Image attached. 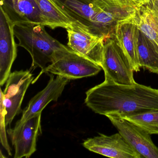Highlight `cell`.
<instances>
[{"label":"cell","instance_id":"6da1fadb","mask_svg":"<svg viewBox=\"0 0 158 158\" xmlns=\"http://www.w3.org/2000/svg\"><path fill=\"white\" fill-rule=\"evenodd\" d=\"M85 103L94 112L124 117L158 111V89L140 85H120L105 81L86 92Z\"/></svg>","mask_w":158,"mask_h":158},{"label":"cell","instance_id":"7a4b0ae2","mask_svg":"<svg viewBox=\"0 0 158 158\" xmlns=\"http://www.w3.org/2000/svg\"><path fill=\"white\" fill-rule=\"evenodd\" d=\"M45 26L32 23H16L14 25L15 36L19 43L17 46L26 50L32 60L31 69L41 68L43 71L51 63L56 51L65 46L49 35Z\"/></svg>","mask_w":158,"mask_h":158},{"label":"cell","instance_id":"3957f363","mask_svg":"<svg viewBox=\"0 0 158 158\" xmlns=\"http://www.w3.org/2000/svg\"><path fill=\"white\" fill-rule=\"evenodd\" d=\"M102 69L98 64L65 46L55 52L51 63L41 71L38 77L43 73H48L74 80L96 75Z\"/></svg>","mask_w":158,"mask_h":158},{"label":"cell","instance_id":"277c9868","mask_svg":"<svg viewBox=\"0 0 158 158\" xmlns=\"http://www.w3.org/2000/svg\"><path fill=\"white\" fill-rule=\"evenodd\" d=\"M101 67L105 81L124 85L136 83L130 61L114 37L104 40Z\"/></svg>","mask_w":158,"mask_h":158},{"label":"cell","instance_id":"5b68a950","mask_svg":"<svg viewBox=\"0 0 158 158\" xmlns=\"http://www.w3.org/2000/svg\"><path fill=\"white\" fill-rule=\"evenodd\" d=\"M34 78L33 74L29 70L15 71L10 74L4 91L1 89V97L6 111V126L10 124L15 116L22 112L21 106L24 97Z\"/></svg>","mask_w":158,"mask_h":158},{"label":"cell","instance_id":"8992f818","mask_svg":"<svg viewBox=\"0 0 158 158\" xmlns=\"http://www.w3.org/2000/svg\"><path fill=\"white\" fill-rule=\"evenodd\" d=\"M67 46L75 52L102 66L104 38L92 34L86 27L76 23L66 29Z\"/></svg>","mask_w":158,"mask_h":158},{"label":"cell","instance_id":"52a82bcc","mask_svg":"<svg viewBox=\"0 0 158 158\" xmlns=\"http://www.w3.org/2000/svg\"><path fill=\"white\" fill-rule=\"evenodd\" d=\"M41 113L22 123L17 122L7 133L15 150V158H28L36 151L37 139L41 133Z\"/></svg>","mask_w":158,"mask_h":158},{"label":"cell","instance_id":"ba28073f","mask_svg":"<svg viewBox=\"0 0 158 158\" xmlns=\"http://www.w3.org/2000/svg\"><path fill=\"white\" fill-rule=\"evenodd\" d=\"M109 0H52L72 21L86 27L93 34L98 15Z\"/></svg>","mask_w":158,"mask_h":158},{"label":"cell","instance_id":"9c48e42d","mask_svg":"<svg viewBox=\"0 0 158 158\" xmlns=\"http://www.w3.org/2000/svg\"><path fill=\"white\" fill-rule=\"evenodd\" d=\"M106 116L142 158H158V148L152 142L150 135L118 114H112Z\"/></svg>","mask_w":158,"mask_h":158},{"label":"cell","instance_id":"30bf717a","mask_svg":"<svg viewBox=\"0 0 158 158\" xmlns=\"http://www.w3.org/2000/svg\"><path fill=\"white\" fill-rule=\"evenodd\" d=\"M99 135L85 140L83 146L90 151L110 158H142L120 133Z\"/></svg>","mask_w":158,"mask_h":158},{"label":"cell","instance_id":"8fae6325","mask_svg":"<svg viewBox=\"0 0 158 158\" xmlns=\"http://www.w3.org/2000/svg\"><path fill=\"white\" fill-rule=\"evenodd\" d=\"M0 85L6 83L12 66L17 57L14 23L3 9L0 7Z\"/></svg>","mask_w":158,"mask_h":158},{"label":"cell","instance_id":"7c38bea8","mask_svg":"<svg viewBox=\"0 0 158 158\" xmlns=\"http://www.w3.org/2000/svg\"><path fill=\"white\" fill-rule=\"evenodd\" d=\"M50 76V78L46 87L31 99L18 123H23L33 115L42 112L51 102H57L61 96L70 80L60 76H57L55 78L53 74Z\"/></svg>","mask_w":158,"mask_h":158},{"label":"cell","instance_id":"4fadbf2b","mask_svg":"<svg viewBox=\"0 0 158 158\" xmlns=\"http://www.w3.org/2000/svg\"><path fill=\"white\" fill-rule=\"evenodd\" d=\"M138 27L131 17L119 21L115 26L114 37L126 54L134 72L140 71L137 53Z\"/></svg>","mask_w":158,"mask_h":158},{"label":"cell","instance_id":"5bb4252c","mask_svg":"<svg viewBox=\"0 0 158 158\" xmlns=\"http://www.w3.org/2000/svg\"><path fill=\"white\" fill-rule=\"evenodd\" d=\"M1 7L14 24L28 23L47 26L35 0H1Z\"/></svg>","mask_w":158,"mask_h":158},{"label":"cell","instance_id":"9a60e30c","mask_svg":"<svg viewBox=\"0 0 158 158\" xmlns=\"http://www.w3.org/2000/svg\"><path fill=\"white\" fill-rule=\"evenodd\" d=\"M137 53L140 68L158 74V45L138 28Z\"/></svg>","mask_w":158,"mask_h":158},{"label":"cell","instance_id":"2e32d148","mask_svg":"<svg viewBox=\"0 0 158 158\" xmlns=\"http://www.w3.org/2000/svg\"><path fill=\"white\" fill-rule=\"evenodd\" d=\"M138 28L158 45V14L147 3L138 6L134 14Z\"/></svg>","mask_w":158,"mask_h":158},{"label":"cell","instance_id":"e0dca14e","mask_svg":"<svg viewBox=\"0 0 158 158\" xmlns=\"http://www.w3.org/2000/svg\"><path fill=\"white\" fill-rule=\"evenodd\" d=\"M47 23V26L52 29L58 27L67 29L72 21L62 11L52 0H35Z\"/></svg>","mask_w":158,"mask_h":158},{"label":"cell","instance_id":"ac0fdd59","mask_svg":"<svg viewBox=\"0 0 158 158\" xmlns=\"http://www.w3.org/2000/svg\"><path fill=\"white\" fill-rule=\"evenodd\" d=\"M123 118L139 127L149 135H158V111L146 112Z\"/></svg>","mask_w":158,"mask_h":158},{"label":"cell","instance_id":"d6986e66","mask_svg":"<svg viewBox=\"0 0 158 158\" xmlns=\"http://www.w3.org/2000/svg\"><path fill=\"white\" fill-rule=\"evenodd\" d=\"M6 111L5 106L3 104V99L2 97H1L0 101V126H1V131H0V138L1 142L3 148L5 149L8 154L11 156L12 155L11 149L10 148V145L8 141L7 136V132L6 131V124H5V116H6Z\"/></svg>","mask_w":158,"mask_h":158},{"label":"cell","instance_id":"ffe728a7","mask_svg":"<svg viewBox=\"0 0 158 158\" xmlns=\"http://www.w3.org/2000/svg\"><path fill=\"white\" fill-rule=\"evenodd\" d=\"M146 3L153 8L158 14V0H149Z\"/></svg>","mask_w":158,"mask_h":158},{"label":"cell","instance_id":"44dd1931","mask_svg":"<svg viewBox=\"0 0 158 158\" xmlns=\"http://www.w3.org/2000/svg\"><path fill=\"white\" fill-rule=\"evenodd\" d=\"M133 1L138 6H139L147 3L149 0H133Z\"/></svg>","mask_w":158,"mask_h":158}]
</instances>
